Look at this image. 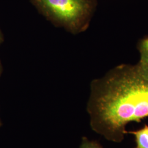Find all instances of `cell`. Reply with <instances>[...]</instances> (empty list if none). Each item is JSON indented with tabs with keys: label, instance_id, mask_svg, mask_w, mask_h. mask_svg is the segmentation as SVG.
<instances>
[{
	"label": "cell",
	"instance_id": "6da1fadb",
	"mask_svg": "<svg viewBox=\"0 0 148 148\" xmlns=\"http://www.w3.org/2000/svg\"><path fill=\"white\" fill-rule=\"evenodd\" d=\"M87 111L94 132L121 143L128 123L148 117V79L135 65L116 66L92 81Z\"/></svg>",
	"mask_w": 148,
	"mask_h": 148
},
{
	"label": "cell",
	"instance_id": "7a4b0ae2",
	"mask_svg": "<svg viewBox=\"0 0 148 148\" xmlns=\"http://www.w3.org/2000/svg\"><path fill=\"white\" fill-rule=\"evenodd\" d=\"M54 25L77 34L86 31L95 11L96 0H31Z\"/></svg>",
	"mask_w": 148,
	"mask_h": 148
},
{
	"label": "cell",
	"instance_id": "3957f363",
	"mask_svg": "<svg viewBox=\"0 0 148 148\" xmlns=\"http://www.w3.org/2000/svg\"><path fill=\"white\" fill-rule=\"evenodd\" d=\"M140 59L136 64L138 72L144 79H148V36L143 37L138 43Z\"/></svg>",
	"mask_w": 148,
	"mask_h": 148
},
{
	"label": "cell",
	"instance_id": "277c9868",
	"mask_svg": "<svg viewBox=\"0 0 148 148\" xmlns=\"http://www.w3.org/2000/svg\"><path fill=\"white\" fill-rule=\"evenodd\" d=\"M132 134L136 139V147L135 148H148V125L136 131H126L125 134Z\"/></svg>",
	"mask_w": 148,
	"mask_h": 148
},
{
	"label": "cell",
	"instance_id": "5b68a950",
	"mask_svg": "<svg viewBox=\"0 0 148 148\" xmlns=\"http://www.w3.org/2000/svg\"><path fill=\"white\" fill-rule=\"evenodd\" d=\"M79 148H103L97 141L90 140L87 137L82 138Z\"/></svg>",
	"mask_w": 148,
	"mask_h": 148
},
{
	"label": "cell",
	"instance_id": "8992f818",
	"mask_svg": "<svg viewBox=\"0 0 148 148\" xmlns=\"http://www.w3.org/2000/svg\"><path fill=\"white\" fill-rule=\"evenodd\" d=\"M3 41V35L2 34V32L0 30V44Z\"/></svg>",
	"mask_w": 148,
	"mask_h": 148
},
{
	"label": "cell",
	"instance_id": "52a82bcc",
	"mask_svg": "<svg viewBox=\"0 0 148 148\" xmlns=\"http://www.w3.org/2000/svg\"><path fill=\"white\" fill-rule=\"evenodd\" d=\"M2 64H1V61H0V76L2 74Z\"/></svg>",
	"mask_w": 148,
	"mask_h": 148
},
{
	"label": "cell",
	"instance_id": "ba28073f",
	"mask_svg": "<svg viewBox=\"0 0 148 148\" xmlns=\"http://www.w3.org/2000/svg\"><path fill=\"white\" fill-rule=\"evenodd\" d=\"M2 126V123H1V120H0V127H1Z\"/></svg>",
	"mask_w": 148,
	"mask_h": 148
}]
</instances>
